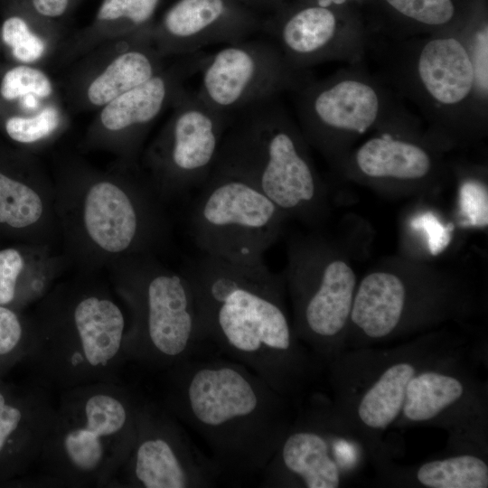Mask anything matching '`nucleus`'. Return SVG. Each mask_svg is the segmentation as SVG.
I'll use <instances>...</instances> for the list:
<instances>
[{"mask_svg":"<svg viewBox=\"0 0 488 488\" xmlns=\"http://www.w3.org/2000/svg\"><path fill=\"white\" fill-rule=\"evenodd\" d=\"M62 253L77 271L97 273L126 257L156 254L171 220L139 164L108 170L61 155L52 174Z\"/></svg>","mask_w":488,"mask_h":488,"instance_id":"1","label":"nucleus"},{"mask_svg":"<svg viewBox=\"0 0 488 488\" xmlns=\"http://www.w3.org/2000/svg\"><path fill=\"white\" fill-rule=\"evenodd\" d=\"M164 408L206 443L223 473H262L288 427L283 395L231 359L165 371Z\"/></svg>","mask_w":488,"mask_h":488,"instance_id":"2","label":"nucleus"},{"mask_svg":"<svg viewBox=\"0 0 488 488\" xmlns=\"http://www.w3.org/2000/svg\"><path fill=\"white\" fill-rule=\"evenodd\" d=\"M192 286L205 341L282 395L296 386L303 357L283 300V279L265 261L234 263L202 254L182 268Z\"/></svg>","mask_w":488,"mask_h":488,"instance_id":"3","label":"nucleus"},{"mask_svg":"<svg viewBox=\"0 0 488 488\" xmlns=\"http://www.w3.org/2000/svg\"><path fill=\"white\" fill-rule=\"evenodd\" d=\"M99 273L77 271L36 303L27 359L48 389L119 380L128 361V316Z\"/></svg>","mask_w":488,"mask_h":488,"instance_id":"4","label":"nucleus"},{"mask_svg":"<svg viewBox=\"0 0 488 488\" xmlns=\"http://www.w3.org/2000/svg\"><path fill=\"white\" fill-rule=\"evenodd\" d=\"M464 27L399 40L371 36L368 52L378 56L376 74L414 107L428 126L426 135L441 148L487 129Z\"/></svg>","mask_w":488,"mask_h":488,"instance_id":"5","label":"nucleus"},{"mask_svg":"<svg viewBox=\"0 0 488 488\" xmlns=\"http://www.w3.org/2000/svg\"><path fill=\"white\" fill-rule=\"evenodd\" d=\"M139 401L119 380L62 390L38 460L45 478L110 487L134 444Z\"/></svg>","mask_w":488,"mask_h":488,"instance_id":"6","label":"nucleus"},{"mask_svg":"<svg viewBox=\"0 0 488 488\" xmlns=\"http://www.w3.org/2000/svg\"><path fill=\"white\" fill-rule=\"evenodd\" d=\"M308 145L277 98L232 117L214 167L251 183L286 216L311 221L323 212L324 188Z\"/></svg>","mask_w":488,"mask_h":488,"instance_id":"7","label":"nucleus"},{"mask_svg":"<svg viewBox=\"0 0 488 488\" xmlns=\"http://www.w3.org/2000/svg\"><path fill=\"white\" fill-rule=\"evenodd\" d=\"M105 270L128 310V361L166 371L191 358L205 341L192 286L183 269L164 265L156 254L119 258Z\"/></svg>","mask_w":488,"mask_h":488,"instance_id":"8","label":"nucleus"},{"mask_svg":"<svg viewBox=\"0 0 488 488\" xmlns=\"http://www.w3.org/2000/svg\"><path fill=\"white\" fill-rule=\"evenodd\" d=\"M291 94L307 143L337 167L369 132L421 131L420 118L364 61L323 79L305 76Z\"/></svg>","mask_w":488,"mask_h":488,"instance_id":"9","label":"nucleus"},{"mask_svg":"<svg viewBox=\"0 0 488 488\" xmlns=\"http://www.w3.org/2000/svg\"><path fill=\"white\" fill-rule=\"evenodd\" d=\"M191 210L189 230L202 254L242 264L264 262L287 217L244 178L213 168Z\"/></svg>","mask_w":488,"mask_h":488,"instance_id":"10","label":"nucleus"},{"mask_svg":"<svg viewBox=\"0 0 488 488\" xmlns=\"http://www.w3.org/2000/svg\"><path fill=\"white\" fill-rule=\"evenodd\" d=\"M171 108L166 122L139 157L140 167L167 205L208 180L232 118L187 89Z\"/></svg>","mask_w":488,"mask_h":488,"instance_id":"11","label":"nucleus"},{"mask_svg":"<svg viewBox=\"0 0 488 488\" xmlns=\"http://www.w3.org/2000/svg\"><path fill=\"white\" fill-rule=\"evenodd\" d=\"M221 474L164 406L140 399L134 444L110 487L207 488Z\"/></svg>","mask_w":488,"mask_h":488,"instance_id":"12","label":"nucleus"},{"mask_svg":"<svg viewBox=\"0 0 488 488\" xmlns=\"http://www.w3.org/2000/svg\"><path fill=\"white\" fill-rule=\"evenodd\" d=\"M196 74L197 95L231 117L291 92L306 76L292 70L268 38H249L202 53Z\"/></svg>","mask_w":488,"mask_h":488,"instance_id":"13","label":"nucleus"},{"mask_svg":"<svg viewBox=\"0 0 488 488\" xmlns=\"http://www.w3.org/2000/svg\"><path fill=\"white\" fill-rule=\"evenodd\" d=\"M286 277L297 332L324 349L350 318L356 289L354 271L325 244L300 240L289 245Z\"/></svg>","mask_w":488,"mask_h":488,"instance_id":"14","label":"nucleus"},{"mask_svg":"<svg viewBox=\"0 0 488 488\" xmlns=\"http://www.w3.org/2000/svg\"><path fill=\"white\" fill-rule=\"evenodd\" d=\"M202 52L180 57L148 80L99 108L81 147L112 153L117 162L139 164L150 129L186 89V81L198 70Z\"/></svg>","mask_w":488,"mask_h":488,"instance_id":"15","label":"nucleus"},{"mask_svg":"<svg viewBox=\"0 0 488 488\" xmlns=\"http://www.w3.org/2000/svg\"><path fill=\"white\" fill-rule=\"evenodd\" d=\"M263 32L292 70L305 73L314 66L365 61L371 35L341 8L298 2L285 3L262 18Z\"/></svg>","mask_w":488,"mask_h":488,"instance_id":"16","label":"nucleus"},{"mask_svg":"<svg viewBox=\"0 0 488 488\" xmlns=\"http://www.w3.org/2000/svg\"><path fill=\"white\" fill-rule=\"evenodd\" d=\"M261 27L260 15L235 0H177L154 21L151 34L167 59L249 39Z\"/></svg>","mask_w":488,"mask_h":488,"instance_id":"17","label":"nucleus"},{"mask_svg":"<svg viewBox=\"0 0 488 488\" xmlns=\"http://www.w3.org/2000/svg\"><path fill=\"white\" fill-rule=\"evenodd\" d=\"M151 25L88 52L70 82V97L75 107L99 109L166 66V59L154 43Z\"/></svg>","mask_w":488,"mask_h":488,"instance_id":"18","label":"nucleus"},{"mask_svg":"<svg viewBox=\"0 0 488 488\" xmlns=\"http://www.w3.org/2000/svg\"><path fill=\"white\" fill-rule=\"evenodd\" d=\"M0 230L25 243L61 242L53 180L32 153L0 167Z\"/></svg>","mask_w":488,"mask_h":488,"instance_id":"19","label":"nucleus"},{"mask_svg":"<svg viewBox=\"0 0 488 488\" xmlns=\"http://www.w3.org/2000/svg\"><path fill=\"white\" fill-rule=\"evenodd\" d=\"M438 148L421 131L379 132L350 151L339 168L371 182L417 183L440 173Z\"/></svg>","mask_w":488,"mask_h":488,"instance_id":"20","label":"nucleus"},{"mask_svg":"<svg viewBox=\"0 0 488 488\" xmlns=\"http://www.w3.org/2000/svg\"><path fill=\"white\" fill-rule=\"evenodd\" d=\"M38 382L25 388L0 384V474L25 471L38 462L55 405Z\"/></svg>","mask_w":488,"mask_h":488,"instance_id":"21","label":"nucleus"},{"mask_svg":"<svg viewBox=\"0 0 488 488\" xmlns=\"http://www.w3.org/2000/svg\"><path fill=\"white\" fill-rule=\"evenodd\" d=\"M261 474L263 487L340 485L339 465L328 439L320 431L302 426L287 429Z\"/></svg>","mask_w":488,"mask_h":488,"instance_id":"22","label":"nucleus"},{"mask_svg":"<svg viewBox=\"0 0 488 488\" xmlns=\"http://www.w3.org/2000/svg\"><path fill=\"white\" fill-rule=\"evenodd\" d=\"M70 267L66 256L48 245L25 243L0 249V305L36 304Z\"/></svg>","mask_w":488,"mask_h":488,"instance_id":"23","label":"nucleus"},{"mask_svg":"<svg viewBox=\"0 0 488 488\" xmlns=\"http://www.w3.org/2000/svg\"><path fill=\"white\" fill-rule=\"evenodd\" d=\"M406 286L394 273L368 274L355 291L350 314L352 322L367 336L379 339L398 326L405 307Z\"/></svg>","mask_w":488,"mask_h":488,"instance_id":"24","label":"nucleus"},{"mask_svg":"<svg viewBox=\"0 0 488 488\" xmlns=\"http://www.w3.org/2000/svg\"><path fill=\"white\" fill-rule=\"evenodd\" d=\"M160 0H101L90 24L73 40V53L141 31L154 23Z\"/></svg>","mask_w":488,"mask_h":488,"instance_id":"25","label":"nucleus"},{"mask_svg":"<svg viewBox=\"0 0 488 488\" xmlns=\"http://www.w3.org/2000/svg\"><path fill=\"white\" fill-rule=\"evenodd\" d=\"M0 34L19 64L34 66L52 53L60 36L57 23L42 17L23 0L13 1Z\"/></svg>","mask_w":488,"mask_h":488,"instance_id":"26","label":"nucleus"},{"mask_svg":"<svg viewBox=\"0 0 488 488\" xmlns=\"http://www.w3.org/2000/svg\"><path fill=\"white\" fill-rule=\"evenodd\" d=\"M398 21L389 40L457 31L459 22L455 0H382Z\"/></svg>","mask_w":488,"mask_h":488,"instance_id":"27","label":"nucleus"},{"mask_svg":"<svg viewBox=\"0 0 488 488\" xmlns=\"http://www.w3.org/2000/svg\"><path fill=\"white\" fill-rule=\"evenodd\" d=\"M415 375L408 362L389 367L361 398L358 415L361 422L374 429L390 425L403 408L406 388Z\"/></svg>","mask_w":488,"mask_h":488,"instance_id":"28","label":"nucleus"},{"mask_svg":"<svg viewBox=\"0 0 488 488\" xmlns=\"http://www.w3.org/2000/svg\"><path fill=\"white\" fill-rule=\"evenodd\" d=\"M463 392L462 382L453 376L436 371L422 372L408 381L402 409L411 421L429 420L457 401Z\"/></svg>","mask_w":488,"mask_h":488,"instance_id":"29","label":"nucleus"},{"mask_svg":"<svg viewBox=\"0 0 488 488\" xmlns=\"http://www.w3.org/2000/svg\"><path fill=\"white\" fill-rule=\"evenodd\" d=\"M0 97L6 102H19V116L33 115L58 100L50 76L40 67L27 64H18L5 72Z\"/></svg>","mask_w":488,"mask_h":488,"instance_id":"30","label":"nucleus"},{"mask_svg":"<svg viewBox=\"0 0 488 488\" xmlns=\"http://www.w3.org/2000/svg\"><path fill=\"white\" fill-rule=\"evenodd\" d=\"M68 127L67 116L55 100L41 111L29 116H9L4 123L7 136L33 151H42L54 143Z\"/></svg>","mask_w":488,"mask_h":488,"instance_id":"31","label":"nucleus"},{"mask_svg":"<svg viewBox=\"0 0 488 488\" xmlns=\"http://www.w3.org/2000/svg\"><path fill=\"white\" fill-rule=\"evenodd\" d=\"M417 477L430 488H486L488 466L477 456L462 455L425 463Z\"/></svg>","mask_w":488,"mask_h":488,"instance_id":"32","label":"nucleus"},{"mask_svg":"<svg viewBox=\"0 0 488 488\" xmlns=\"http://www.w3.org/2000/svg\"><path fill=\"white\" fill-rule=\"evenodd\" d=\"M33 335L32 316H23L13 307L0 305V371L27 358Z\"/></svg>","mask_w":488,"mask_h":488,"instance_id":"33","label":"nucleus"},{"mask_svg":"<svg viewBox=\"0 0 488 488\" xmlns=\"http://www.w3.org/2000/svg\"><path fill=\"white\" fill-rule=\"evenodd\" d=\"M465 37L473 66L477 101L481 110L488 115V24L487 20L468 22L464 27Z\"/></svg>","mask_w":488,"mask_h":488,"instance_id":"34","label":"nucleus"},{"mask_svg":"<svg viewBox=\"0 0 488 488\" xmlns=\"http://www.w3.org/2000/svg\"><path fill=\"white\" fill-rule=\"evenodd\" d=\"M460 203L463 215L470 225H487V190L479 182L465 181L460 190Z\"/></svg>","mask_w":488,"mask_h":488,"instance_id":"35","label":"nucleus"},{"mask_svg":"<svg viewBox=\"0 0 488 488\" xmlns=\"http://www.w3.org/2000/svg\"><path fill=\"white\" fill-rule=\"evenodd\" d=\"M415 229H422L427 235V244L433 255L440 253L449 243L453 225L443 226L432 213H425L412 221Z\"/></svg>","mask_w":488,"mask_h":488,"instance_id":"36","label":"nucleus"},{"mask_svg":"<svg viewBox=\"0 0 488 488\" xmlns=\"http://www.w3.org/2000/svg\"><path fill=\"white\" fill-rule=\"evenodd\" d=\"M42 17L57 23L68 16L82 0H23Z\"/></svg>","mask_w":488,"mask_h":488,"instance_id":"37","label":"nucleus"},{"mask_svg":"<svg viewBox=\"0 0 488 488\" xmlns=\"http://www.w3.org/2000/svg\"><path fill=\"white\" fill-rule=\"evenodd\" d=\"M257 14L266 13L267 15L279 8L284 0H235Z\"/></svg>","mask_w":488,"mask_h":488,"instance_id":"38","label":"nucleus"},{"mask_svg":"<svg viewBox=\"0 0 488 488\" xmlns=\"http://www.w3.org/2000/svg\"><path fill=\"white\" fill-rule=\"evenodd\" d=\"M348 1L352 0H301L300 2L317 5L323 7H338L342 8Z\"/></svg>","mask_w":488,"mask_h":488,"instance_id":"39","label":"nucleus"}]
</instances>
